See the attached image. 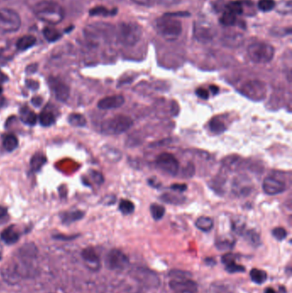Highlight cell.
Segmentation results:
<instances>
[{
	"label": "cell",
	"instance_id": "f5cc1de1",
	"mask_svg": "<svg viewBox=\"0 0 292 293\" xmlns=\"http://www.w3.org/2000/svg\"><path fill=\"white\" fill-rule=\"evenodd\" d=\"M148 183H149L150 185L153 186V187H158V186L160 185L159 183H157L155 182V179H153V180L149 179V180H148Z\"/></svg>",
	"mask_w": 292,
	"mask_h": 293
},
{
	"label": "cell",
	"instance_id": "1f68e13d",
	"mask_svg": "<svg viewBox=\"0 0 292 293\" xmlns=\"http://www.w3.org/2000/svg\"><path fill=\"white\" fill-rule=\"evenodd\" d=\"M119 210L123 215H131L135 210V205L129 200H122L119 203Z\"/></svg>",
	"mask_w": 292,
	"mask_h": 293
},
{
	"label": "cell",
	"instance_id": "b9f144b4",
	"mask_svg": "<svg viewBox=\"0 0 292 293\" xmlns=\"http://www.w3.org/2000/svg\"><path fill=\"white\" fill-rule=\"evenodd\" d=\"M195 171L194 165L192 163H188L187 166H185L184 169H183V176L186 177V178H190V177L194 175Z\"/></svg>",
	"mask_w": 292,
	"mask_h": 293
},
{
	"label": "cell",
	"instance_id": "4dcf8cb0",
	"mask_svg": "<svg viewBox=\"0 0 292 293\" xmlns=\"http://www.w3.org/2000/svg\"><path fill=\"white\" fill-rule=\"evenodd\" d=\"M150 212H151V215H152L153 220H159L164 217L165 213H166V209L163 206L154 203L150 207Z\"/></svg>",
	"mask_w": 292,
	"mask_h": 293
},
{
	"label": "cell",
	"instance_id": "681fc988",
	"mask_svg": "<svg viewBox=\"0 0 292 293\" xmlns=\"http://www.w3.org/2000/svg\"><path fill=\"white\" fill-rule=\"evenodd\" d=\"M27 85H28V87L29 88H31V89H37V88H39V87H37V86H35V85H39L38 84V82H36L35 81H27Z\"/></svg>",
	"mask_w": 292,
	"mask_h": 293
},
{
	"label": "cell",
	"instance_id": "5b68a950",
	"mask_svg": "<svg viewBox=\"0 0 292 293\" xmlns=\"http://www.w3.org/2000/svg\"><path fill=\"white\" fill-rule=\"evenodd\" d=\"M133 124V120L125 115H117L109 118L102 124V131L109 135H119L130 130Z\"/></svg>",
	"mask_w": 292,
	"mask_h": 293
},
{
	"label": "cell",
	"instance_id": "ee69618b",
	"mask_svg": "<svg viewBox=\"0 0 292 293\" xmlns=\"http://www.w3.org/2000/svg\"><path fill=\"white\" fill-rule=\"evenodd\" d=\"M195 95H197L199 98L203 99V100H208V97H209V93L203 88H197L195 90Z\"/></svg>",
	"mask_w": 292,
	"mask_h": 293
},
{
	"label": "cell",
	"instance_id": "c3c4849f",
	"mask_svg": "<svg viewBox=\"0 0 292 293\" xmlns=\"http://www.w3.org/2000/svg\"><path fill=\"white\" fill-rule=\"evenodd\" d=\"M33 104L36 106V107H39L41 103H42V98L41 97H34L32 99Z\"/></svg>",
	"mask_w": 292,
	"mask_h": 293
},
{
	"label": "cell",
	"instance_id": "4316f807",
	"mask_svg": "<svg viewBox=\"0 0 292 293\" xmlns=\"http://www.w3.org/2000/svg\"><path fill=\"white\" fill-rule=\"evenodd\" d=\"M209 129L213 133L221 134L226 130V126L223 121L215 117L209 122Z\"/></svg>",
	"mask_w": 292,
	"mask_h": 293
},
{
	"label": "cell",
	"instance_id": "6da1fadb",
	"mask_svg": "<svg viewBox=\"0 0 292 293\" xmlns=\"http://www.w3.org/2000/svg\"><path fill=\"white\" fill-rule=\"evenodd\" d=\"M34 13L38 19L51 25L59 24L65 17L64 9L53 0H42L36 3Z\"/></svg>",
	"mask_w": 292,
	"mask_h": 293
},
{
	"label": "cell",
	"instance_id": "74e56055",
	"mask_svg": "<svg viewBox=\"0 0 292 293\" xmlns=\"http://www.w3.org/2000/svg\"><path fill=\"white\" fill-rule=\"evenodd\" d=\"M272 233H273V237L279 241H282L287 237V231H286V229H284L283 227L274 228Z\"/></svg>",
	"mask_w": 292,
	"mask_h": 293
},
{
	"label": "cell",
	"instance_id": "11a10c76",
	"mask_svg": "<svg viewBox=\"0 0 292 293\" xmlns=\"http://www.w3.org/2000/svg\"><path fill=\"white\" fill-rule=\"evenodd\" d=\"M134 1L138 3H142V4L147 3V0H134Z\"/></svg>",
	"mask_w": 292,
	"mask_h": 293
},
{
	"label": "cell",
	"instance_id": "d6986e66",
	"mask_svg": "<svg viewBox=\"0 0 292 293\" xmlns=\"http://www.w3.org/2000/svg\"><path fill=\"white\" fill-rule=\"evenodd\" d=\"M36 43V38L35 36L27 35L21 37L16 42V48L19 51H26L35 46Z\"/></svg>",
	"mask_w": 292,
	"mask_h": 293
},
{
	"label": "cell",
	"instance_id": "f1b7e54d",
	"mask_svg": "<svg viewBox=\"0 0 292 293\" xmlns=\"http://www.w3.org/2000/svg\"><path fill=\"white\" fill-rule=\"evenodd\" d=\"M39 123L44 127H49L55 123V116L51 111H44L39 114Z\"/></svg>",
	"mask_w": 292,
	"mask_h": 293
},
{
	"label": "cell",
	"instance_id": "ffe728a7",
	"mask_svg": "<svg viewBox=\"0 0 292 293\" xmlns=\"http://www.w3.org/2000/svg\"><path fill=\"white\" fill-rule=\"evenodd\" d=\"M83 216H84V213L79 211V210H77V211L66 212V213H64L61 215L62 222L64 224L68 225V224H72L73 222L80 220L81 219L83 218Z\"/></svg>",
	"mask_w": 292,
	"mask_h": 293
},
{
	"label": "cell",
	"instance_id": "603a6c76",
	"mask_svg": "<svg viewBox=\"0 0 292 293\" xmlns=\"http://www.w3.org/2000/svg\"><path fill=\"white\" fill-rule=\"evenodd\" d=\"M195 226L198 228L199 230L207 232V231H211L212 228L214 227V221L209 217L201 216L196 220Z\"/></svg>",
	"mask_w": 292,
	"mask_h": 293
},
{
	"label": "cell",
	"instance_id": "9a60e30c",
	"mask_svg": "<svg viewBox=\"0 0 292 293\" xmlns=\"http://www.w3.org/2000/svg\"><path fill=\"white\" fill-rule=\"evenodd\" d=\"M81 256L88 265V267L92 270H98L101 267L100 257L93 248L88 247L84 249L81 252Z\"/></svg>",
	"mask_w": 292,
	"mask_h": 293
},
{
	"label": "cell",
	"instance_id": "83f0119b",
	"mask_svg": "<svg viewBox=\"0 0 292 293\" xmlns=\"http://www.w3.org/2000/svg\"><path fill=\"white\" fill-rule=\"evenodd\" d=\"M3 146L8 152H12L18 146V140L14 135H7L3 138Z\"/></svg>",
	"mask_w": 292,
	"mask_h": 293
},
{
	"label": "cell",
	"instance_id": "6f0895ef",
	"mask_svg": "<svg viewBox=\"0 0 292 293\" xmlns=\"http://www.w3.org/2000/svg\"><path fill=\"white\" fill-rule=\"evenodd\" d=\"M2 92H3V88H2V87L0 86V95H1V94H2Z\"/></svg>",
	"mask_w": 292,
	"mask_h": 293
},
{
	"label": "cell",
	"instance_id": "d6a6232c",
	"mask_svg": "<svg viewBox=\"0 0 292 293\" xmlns=\"http://www.w3.org/2000/svg\"><path fill=\"white\" fill-rule=\"evenodd\" d=\"M89 12L91 16H113L116 14V10H108L105 7H95Z\"/></svg>",
	"mask_w": 292,
	"mask_h": 293
},
{
	"label": "cell",
	"instance_id": "f907efd6",
	"mask_svg": "<svg viewBox=\"0 0 292 293\" xmlns=\"http://www.w3.org/2000/svg\"><path fill=\"white\" fill-rule=\"evenodd\" d=\"M7 215V209L0 206V218H3Z\"/></svg>",
	"mask_w": 292,
	"mask_h": 293
},
{
	"label": "cell",
	"instance_id": "8992f818",
	"mask_svg": "<svg viewBox=\"0 0 292 293\" xmlns=\"http://www.w3.org/2000/svg\"><path fill=\"white\" fill-rule=\"evenodd\" d=\"M22 24L19 14L8 8L0 9V30L3 32H16Z\"/></svg>",
	"mask_w": 292,
	"mask_h": 293
},
{
	"label": "cell",
	"instance_id": "7402d4cb",
	"mask_svg": "<svg viewBox=\"0 0 292 293\" xmlns=\"http://www.w3.org/2000/svg\"><path fill=\"white\" fill-rule=\"evenodd\" d=\"M46 158L42 153H36L30 160V166L34 172H39L46 164Z\"/></svg>",
	"mask_w": 292,
	"mask_h": 293
},
{
	"label": "cell",
	"instance_id": "9c48e42d",
	"mask_svg": "<svg viewBox=\"0 0 292 293\" xmlns=\"http://www.w3.org/2000/svg\"><path fill=\"white\" fill-rule=\"evenodd\" d=\"M106 264L110 270L123 271L129 266L130 260L119 250H111L107 256Z\"/></svg>",
	"mask_w": 292,
	"mask_h": 293
},
{
	"label": "cell",
	"instance_id": "5bb4252c",
	"mask_svg": "<svg viewBox=\"0 0 292 293\" xmlns=\"http://www.w3.org/2000/svg\"><path fill=\"white\" fill-rule=\"evenodd\" d=\"M125 102L123 95H111L108 97L103 98L98 102V108L101 110H110L121 108Z\"/></svg>",
	"mask_w": 292,
	"mask_h": 293
},
{
	"label": "cell",
	"instance_id": "db71d44e",
	"mask_svg": "<svg viewBox=\"0 0 292 293\" xmlns=\"http://www.w3.org/2000/svg\"><path fill=\"white\" fill-rule=\"evenodd\" d=\"M265 293H276V292L273 288H266Z\"/></svg>",
	"mask_w": 292,
	"mask_h": 293
},
{
	"label": "cell",
	"instance_id": "d4e9b609",
	"mask_svg": "<svg viewBox=\"0 0 292 293\" xmlns=\"http://www.w3.org/2000/svg\"><path fill=\"white\" fill-rule=\"evenodd\" d=\"M68 122L74 127H84L87 124V120L81 114L72 113L69 116Z\"/></svg>",
	"mask_w": 292,
	"mask_h": 293
},
{
	"label": "cell",
	"instance_id": "3957f363",
	"mask_svg": "<svg viewBox=\"0 0 292 293\" xmlns=\"http://www.w3.org/2000/svg\"><path fill=\"white\" fill-rule=\"evenodd\" d=\"M274 48L266 42H255L248 47V56L256 64H267L273 60Z\"/></svg>",
	"mask_w": 292,
	"mask_h": 293
},
{
	"label": "cell",
	"instance_id": "7c38bea8",
	"mask_svg": "<svg viewBox=\"0 0 292 293\" xmlns=\"http://www.w3.org/2000/svg\"><path fill=\"white\" fill-rule=\"evenodd\" d=\"M262 189L263 191L267 195H279L286 191V185L279 179L273 177H267L263 181Z\"/></svg>",
	"mask_w": 292,
	"mask_h": 293
},
{
	"label": "cell",
	"instance_id": "d590c367",
	"mask_svg": "<svg viewBox=\"0 0 292 293\" xmlns=\"http://www.w3.org/2000/svg\"><path fill=\"white\" fill-rule=\"evenodd\" d=\"M245 238H246L247 241H249V243L252 245L257 246L260 244V237L256 231H253V230L247 231Z\"/></svg>",
	"mask_w": 292,
	"mask_h": 293
},
{
	"label": "cell",
	"instance_id": "ac0fdd59",
	"mask_svg": "<svg viewBox=\"0 0 292 293\" xmlns=\"http://www.w3.org/2000/svg\"><path fill=\"white\" fill-rule=\"evenodd\" d=\"M20 118L24 124L30 126L35 125L37 122L36 114L28 108H23L20 110Z\"/></svg>",
	"mask_w": 292,
	"mask_h": 293
},
{
	"label": "cell",
	"instance_id": "7a4b0ae2",
	"mask_svg": "<svg viewBox=\"0 0 292 293\" xmlns=\"http://www.w3.org/2000/svg\"><path fill=\"white\" fill-rule=\"evenodd\" d=\"M156 29L164 39L174 41L182 34V23L176 18L174 14H166L157 20Z\"/></svg>",
	"mask_w": 292,
	"mask_h": 293
},
{
	"label": "cell",
	"instance_id": "e575fe53",
	"mask_svg": "<svg viewBox=\"0 0 292 293\" xmlns=\"http://www.w3.org/2000/svg\"><path fill=\"white\" fill-rule=\"evenodd\" d=\"M225 265V269L230 274H235V273H242L245 271V267L242 265L236 263L235 260H231L229 261L227 263L224 264Z\"/></svg>",
	"mask_w": 292,
	"mask_h": 293
},
{
	"label": "cell",
	"instance_id": "816d5d0a",
	"mask_svg": "<svg viewBox=\"0 0 292 293\" xmlns=\"http://www.w3.org/2000/svg\"><path fill=\"white\" fill-rule=\"evenodd\" d=\"M209 88H210V91H211L212 93H213V95H216V94H218V91H219V88H218L217 86H215V85H211V86L209 87Z\"/></svg>",
	"mask_w": 292,
	"mask_h": 293
},
{
	"label": "cell",
	"instance_id": "8fae6325",
	"mask_svg": "<svg viewBox=\"0 0 292 293\" xmlns=\"http://www.w3.org/2000/svg\"><path fill=\"white\" fill-rule=\"evenodd\" d=\"M169 285L170 287L176 293H196L198 290L197 284L188 278L173 279Z\"/></svg>",
	"mask_w": 292,
	"mask_h": 293
},
{
	"label": "cell",
	"instance_id": "52a82bcc",
	"mask_svg": "<svg viewBox=\"0 0 292 293\" xmlns=\"http://www.w3.org/2000/svg\"><path fill=\"white\" fill-rule=\"evenodd\" d=\"M241 93L250 100L262 101L266 97V84L262 81L251 80L243 85L241 88Z\"/></svg>",
	"mask_w": 292,
	"mask_h": 293
},
{
	"label": "cell",
	"instance_id": "836d02e7",
	"mask_svg": "<svg viewBox=\"0 0 292 293\" xmlns=\"http://www.w3.org/2000/svg\"><path fill=\"white\" fill-rule=\"evenodd\" d=\"M276 6L274 0H260L258 3V9L262 12H268Z\"/></svg>",
	"mask_w": 292,
	"mask_h": 293
},
{
	"label": "cell",
	"instance_id": "8d00e7d4",
	"mask_svg": "<svg viewBox=\"0 0 292 293\" xmlns=\"http://www.w3.org/2000/svg\"><path fill=\"white\" fill-rule=\"evenodd\" d=\"M161 200L167 203H172V204H179L182 202L183 199L182 197H178V196H172V194H164L160 197Z\"/></svg>",
	"mask_w": 292,
	"mask_h": 293
},
{
	"label": "cell",
	"instance_id": "f6af8a7d",
	"mask_svg": "<svg viewBox=\"0 0 292 293\" xmlns=\"http://www.w3.org/2000/svg\"><path fill=\"white\" fill-rule=\"evenodd\" d=\"M217 247L221 250V251H225V250H229L231 249L232 246L231 242L227 241V240H224V241L218 242V244H216Z\"/></svg>",
	"mask_w": 292,
	"mask_h": 293
},
{
	"label": "cell",
	"instance_id": "680465c9",
	"mask_svg": "<svg viewBox=\"0 0 292 293\" xmlns=\"http://www.w3.org/2000/svg\"></svg>",
	"mask_w": 292,
	"mask_h": 293
},
{
	"label": "cell",
	"instance_id": "bcb514c9",
	"mask_svg": "<svg viewBox=\"0 0 292 293\" xmlns=\"http://www.w3.org/2000/svg\"><path fill=\"white\" fill-rule=\"evenodd\" d=\"M173 190L176 191H179V192H183L186 189H187V185L184 183H174L172 184L171 187Z\"/></svg>",
	"mask_w": 292,
	"mask_h": 293
},
{
	"label": "cell",
	"instance_id": "4fadbf2b",
	"mask_svg": "<svg viewBox=\"0 0 292 293\" xmlns=\"http://www.w3.org/2000/svg\"><path fill=\"white\" fill-rule=\"evenodd\" d=\"M51 88L55 97L61 102H65L70 97V88L64 81L57 78H51L49 81Z\"/></svg>",
	"mask_w": 292,
	"mask_h": 293
},
{
	"label": "cell",
	"instance_id": "ba28073f",
	"mask_svg": "<svg viewBox=\"0 0 292 293\" xmlns=\"http://www.w3.org/2000/svg\"><path fill=\"white\" fill-rule=\"evenodd\" d=\"M131 275L135 280L147 287L157 288L159 286V279L158 275L145 267H137L131 272Z\"/></svg>",
	"mask_w": 292,
	"mask_h": 293
},
{
	"label": "cell",
	"instance_id": "cb8c5ba5",
	"mask_svg": "<svg viewBox=\"0 0 292 293\" xmlns=\"http://www.w3.org/2000/svg\"><path fill=\"white\" fill-rule=\"evenodd\" d=\"M43 35L45 36L46 40L49 42H54L56 40L61 38V33L52 27H46L43 30Z\"/></svg>",
	"mask_w": 292,
	"mask_h": 293
},
{
	"label": "cell",
	"instance_id": "484cf974",
	"mask_svg": "<svg viewBox=\"0 0 292 293\" xmlns=\"http://www.w3.org/2000/svg\"><path fill=\"white\" fill-rule=\"evenodd\" d=\"M237 15L231 13L228 10H224L220 17V23L225 27H231L237 23Z\"/></svg>",
	"mask_w": 292,
	"mask_h": 293
},
{
	"label": "cell",
	"instance_id": "ab89813d",
	"mask_svg": "<svg viewBox=\"0 0 292 293\" xmlns=\"http://www.w3.org/2000/svg\"><path fill=\"white\" fill-rule=\"evenodd\" d=\"M90 175L94 182L98 184H101L102 183L104 182V178L102 176V174L97 171H90Z\"/></svg>",
	"mask_w": 292,
	"mask_h": 293
},
{
	"label": "cell",
	"instance_id": "2e32d148",
	"mask_svg": "<svg viewBox=\"0 0 292 293\" xmlns=\"http://www.w3.org/2000/svg\"><path fill=\"white\" fill-rule=\"evenodd\" d=\"M212 29L209 26L201 23V25L195 27V36L200 41H208L213 38Z\"/></svg>",
	"mask_w": 292,
	"mask_h": 293
},
{
	"label": "cell",
	"instance_id": "7bdbcfd3",
	"mask_svg": "<svg viewBox=\"0 0 292 293\" xmlns=\"http://www.w3.org/2000/svg\"><path fill=\"white\" fill-rule=\"evenodd\" d=\"M213 292L215 293H232L231 291H228L227 287L224 285H219L215 284V286H213Z\"/></svg>",
	"mask_w": 292,
	"mask_h": 293
},
{
	"label": "cell",
	"instance_id": "9f6ffc18",
	"mask_svg": "<svg viewBox=\"0 0 292 293\" xmlns=\"http://www.w3.org/2000/svg\"><path fill=\"white\" fill-rule=\"evenodd\" d=\"M3 103H4V98L0 97V107H3Z\"/></svg>",
	"mask_w": 292,
	"mask_h": 293
},
{
	"label": "cell",
	"instance_id": "44dd1931",
	"mask_svg": "<svg viewBox=\"0 0 292 293\" xmlns=\"http://www.w3.org/2000/svg\"><path fill=\"white\" fill-rule=\"evenodd\" d=\"M102 153H103V155L107 160H109V161H112V162L119 161V160L122 158V153L119 150L116 149L114 147H110L109 146H105L102 148Z\"/></svg>",
	"mask_w": 292,
	"mask_h": 293
},
{
	"label": "cell",
	"instance_id": "60d3db41",
	"mask_svg": "<svg viewBox=\"0 0 292 293\" xmlns=\"http://www.w3.org/2000/svg\"><path fill=\"white\" fill-rule=\"evenodd\" d=\"M169 275L173 277V279H182V278H188L190 274L183 271L173 270L170 272Z\"/></svg>",
	"mask_w": 292,
	"mask_h": 293
},
{
	"label": "cell",
	"instance_id": "277c9868",
	"mask_svg": "<svg viewBox=\"0 0 292 293\" xmlns=\"http://www.w3.org/2000/svg\"><path fill=\"white\" fill-rule=\"evenodd\" d=\"M143 35L142 28L136 23H121L118 28L117 36L124 46H135Z\"/></svg>",
	"mask_w": 292,
	"mask_h": 293
},
{
	"label": "cell",
	"instance_id": "7dc6e473",
	"mask_svg": "<svg viewBox=\"0 0 292 293\" xmlns=\"http://www.w3.org/2000/svg\"><path fill=\"white\" fill-rule=\"evenodd\" d=\"M77 236H72V237H65L64 235H56L54 236V238L56 239H59V240H72V239H74V238H76Z\"/></svg>",
	"mask_w": 292,
	"mask_h": 293
},
{
	"label": "cell",
	"instance_id": "e0dca14e",
	"mask_svg": "<svg viewBox=\"0 0 292 293\" xmlns=\"http://www.w3.org/2000/svg\"><path fill=\"white\" fill-rule=\"evenodd\" d=\"M19 238V233L14 229V226L6 228L1 232V239L6 244H16Z\"/></svg>",
	"mask_w": 292,
	"mask_h": 293
},
{
	"label": "cell",
	"instance_id": "f35d334b",
	"mask_svg": "<svg viewBox=\"0 0 292 293\" xmlns=\"http://www.w3.org/2000/svg\"><path fill=\"white\" fill-rule=\"evenodd\" d=\"M239 161H240L239 157L236 156V155L226 157L224 160H223V163H224V166H229V167L237 166Z\"/></svg>",
	"mask_w": 292,
	"mask_h": 293
},
{
	"label": "cell",
	"instance_id": "f546056e",
	"mask_svg": "<svg viewBox=\"0 0 292 293\" xmlns=\"http://www.w3.org/2000/svg\"><path fill=\"white\" fill-rule=\"evenodd\" d=\"M250 278L255 283L263 284L267 279V274L265 271L260 270L257 268H254L250 271Z\"/></svg>",
	"mask_w": 292,
	"mask_h": 293
},
{
	"label": "cell",
	"instance_id": "30bf717a",
	"mask_svg": "<svg viewBox=\"0 0 292 293\" xmlns=\"http://www.w3.org/2000/svg\"><path fill=\"white\" fill-rule=\"evenodd\" d=\"M156 164L163 172L176 176L179 171V162L173 154L170 153H162L156 159Z\"/></svg>",
	"mask_w": 292,
	"mask_h": 293
}]
</instances>
